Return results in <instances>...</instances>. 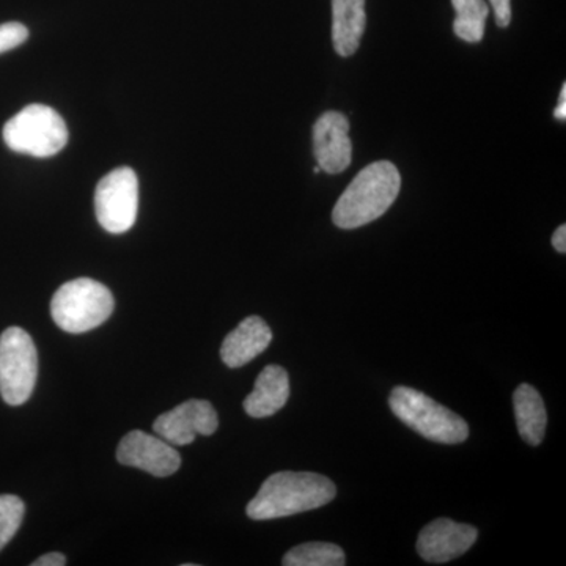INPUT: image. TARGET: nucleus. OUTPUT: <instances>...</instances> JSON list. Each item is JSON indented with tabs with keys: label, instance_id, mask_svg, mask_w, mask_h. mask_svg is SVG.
<instances>
[{
	"label": "nucleus",
	"instance_id": "23",
	"mask_svg": "<svg viewBox=\"0 0 566 566\" xmlns=\"http://www.w3.org/2000/svg\"><path fill=\"white\" fill-rule=\"evenodd\" d=\"M554 117H556L557 120H562V122L566 120V85L565 84H564V87H562L560 99H558V106L556 107V111H554Z\"/></svg>",
	"mask_w": 566,
	"mask_h": 566
},
{
	"label": "nucleus",
	"instance_id": "13",
	"mask_svg": "<svg viewBox=\"0 0 566 566\" xmlns=\"http://www.w3.org/2000/svg\"><path fill=\"white\" fill-rule=\"evenodd\" d=\"M290 397V378L281 365H268L256 378L253 392L244 400V409L253 419L274 416Z\"/></svg>",
	"mask_w": 566,
	"mask_h": 566
},
{
	"label": "nucleus",
	"instance_id": "17",
	"mask_svg": "<svg viewBox=\"0 0 566 566\" xmlns=\"http://www.w3.org/2000/svg\"><path fill=\"white\" fill-rule=\"evenodd\" d=\"M285 566H344V549L333 543H304L290 549L283 557Z\"/></svg>",
	"mask_w": 566,
	"mask_h": 566
},
{
	"label": "nucleus",
	"instance_id": "22",
	"mask_svg": "<svg viewBox=\"0 0 566 566\" xmlns=\"http://www.w3.org/2000/svg\"><path fill=\"white\" fill-rule=\"evenodd\" d=\"M553 245L557 252H566V226H560L553 234Z\"/></svg>",
	"mask_w": 566,
	"mask_h": 566
},
{
	"label": "nucleus",
	"instance_id": "4",
	"mask_svg": "<svg viewBox=\"0 0 566 566\" xmlns=\"http://www.w3.org/2000/svg\"><path fill=\"white\" fill-rule=\"evenodd\" d=\"M115 301L103 283L81 277L63 283L51 301L54 323L69 334H84L102 326L114 312Z\"/></svg>",
	"mask_w": 566,
	"mask_h": 566
},
{
	"label": "nucleus",
	"instance_id": "6",
	"mask_svg": "<svg viewBox=\"0 0 566 566\" xmlns=\"http://www.w3.org/2000/svg\"><path fill=\"white\" fill-rule=\"evenodd\" d=\"M39 378V353L31 335L21 327H9L0 335V395L10 406L31 398Z\"/></svg>",
	"mask_w": 566,
	"mask_h": 566
},
{
	"label": "nucleus",
	"instance_id": "3",
	"mask_svg": "<svg viewBox=\"0 0 566 566\" xmlns=\"http://www.w3.org/2000/svg\"><path fill=\"white\" fill-rule=\"evenodd\" d=\"M389 406L401 422L430 441L453 446L468 439L469 427L464 419L411 387H395Z\"/></svg>",
	"mask_w": 566,
	"mask_h": 566
},
{
	"label": "nucleus",
	"instance_id": "20",
	"mask_svg": "<svg viewBox=\"0 0 566 566\" xmlns=\"http://www.w3.org/2000/svg\"><path fill=\"white\" fill-rule=\"evenodd\" d=\"M491 7L494 10L495 24L499 28H509L512 22V3L510 0H490Z\"/></svg>",
	"mask_w": 566,
	"mask_h": 566
},
{
	"label": "nucleus",
	"instance_id": "7",
	"mask_svg": "<svg viewBox=\"0 0 566 566\" xmlns=\"http://www.w3.org/2000/svg\"><path fill=\"white\" fill-rule=\"evenodd\" d=\"M139 211V180L129 167H118L96 186L95 212L106 232L122 234L133 229Z\"/></svg>",
	"mask_w": 566,
	"mask_h": 566
},
{
	"label": "nucleus",
	"instance_id": "5",
	"mask_svg": "<svg viewBox=\"0 0 566 566\" xmlns=\"http://www.w3.org/2000/svg\"><path fill=\"white\" fill-rule=\"evenodd\" d=\"M3 142L11 151L33 158H51L69 144V128L57 111L31 104L3 126Z\"/></svg>",
	"mask_w": 566,
	"mask_h": 566
},
{
	"label": "nucleus",
	"instance_id": "10",
	"mask_svg": "<svg viewBox=\"0 0 566 566\" xmlns=\"http://www.w3.org/2000/svg\"><path fill=\"white\" fill-rule=\"evenodd\" d=\"M475 527L439 517L420 532L417 553L428 564H447L468 553L476 542Z\"/></svg>",
	"mask_w": 566,
	"mask_h": 566
},
{
	"label": "nucleus",
	"instance_id": "2",
	"mask_svg": "<svg viewBox=\"0 0 566 566\" xmlns=\"http://www.w3.org/2000/svg\"><path fill=\"white\" fill-rule=\"evenodd\" d=\"M401 177L389 161L365 167L345 189L333 210V222L338 229L354 230L376 221L397 200Z\"/></svg>",
	"mask_w": 566,
	"mask_h": 566
},
{
	"label": "nucleus",
	"instance_id": "12",
	"mask_svg": "<svg viewBox=\"0 0 566 566\" xmlns=\"http://www.w3.org/2000/svg\"><path fill=\"white\" fill-rule=\"evenodd\" d=\"M273 342V333L260 316H249L238 324L237 329L227 335L221 346L223 364L240 368L260 356Z\"/></svg>",
	"mask_w": 566,
	"mask_h": 566
},
{
	"label": "nucleus",
	"instance_id": "11",
	"mask_svg": "<svg viewBox=\"0 0 566 566\" xmlns=\"http://www.w3.org/2000/svg\"><path fill=\"white\" fill-rule=\"evenodd\" d=\"M349 122L342 112H324L314 126V153L323 172L337 175L348 169L353 144L348 137Z\"/></svg>",
	"mask_w": 566,
	"mask_h": 566
},
{
	"label": "nucleus",
	"instance_id": "14",
	"mask_svg": "<svg viewBox=\"0 0 566 566\" xmlns=\"http://www.w3.org/2000/svg\"><path fill=\"white\" fill-rule=\"evenodd\" d=\"M367 25L365 0H333V44L342 57L359 50Z\"/></svg>",
	"mask_w": 566,
	"mask_h": 566
},
{
	"label": "nucleus",
	"instance_id": "19",
	"mask_svg": "<svg viewBox=\"0 0 566 566\" xmlns=\"http://www.w3.org/2000/svg\"><path fill=\"white\" fill-rule=\"evenodd\" d=\"M29 39V29L21 22L0 24V54L21 46Z\"/></svg>",
	"mask_w": 566,
	"mask_h": 566
},
{
	"label": "nucleus",
	"instance_id": "1",
	"mask_svg": "<svg viewBox=\"0 0 566 566\" xmlns=\"http://www.w3.org/2000/svg\"><path fill=\"white\" fill-rule=\"evenodd\" d=\"M337 488L327 476L283 471L263 483L245 512L253 521L277 520L319 509L333 502Z\"/></svg>",
	"mask_w": 566,
	"mask_h": 566
},
{
	"label": "nucleus",
	"instance_id": "8",
	"mask_svg": "<svg viewBox=\"0 0 566 566\" xmlns=\"http://www.w3.org/2000/svg\"><path fill=\"white\" fill-rule=\"evenodd\" d=\"M218 427V412L207 400L185 401L153 423L155 433L175 447L192 444L197 436H211Z\"/></svg>",
	"mask_w": 566,
	"mask_h": 566
},
{
	"label": "nucleus",
	"instance_id": "18",
	"mask_svg": "<svg viewBox=\"0 0 566 566\" xmlns=\"http://www.w3.org/2000/svg\"><path fill=\"white\" fill-rule=\"evenodd\" d=\"M25 505L18 495H0V551L9 545L24 520Z\"/></svg>",
	"mask_w": 566,
	"mask_h": 566
},
{
	"label": "nucleus",
	"instance_id": "15",
	"mask_svg": "<svg viewBox=\"0 0 566 566\" xmlns=\"http://www.w3.org/2000/svg\"><path fill=\"white\" fill-rule=\"evenodd\" d=\"M517 431L531 446H539L545 439L547 415L545 401L535 387L521 385L513 395Z\"/></svg>",
	"mask_w": 566,
	"mask_h": 566
},
{
	"label": "nucleus",
	"instance_id": "16",
	"mask_svg": "<svg viewBox=\"0 0 566 566\" xmlns=\"http://www.w3.org/2000/svg\"><path fill=\"white\" fill-rule=\"evenodd\" d=\"M457 11L453 31L465 43H479L485 35V24L490 7L485 0H452Z\"/></svg>",
	"mask_w": 566,
	"mask_h": 566
},
{
	"label": "nucleus",
	"instance_id": "9",
	"mask_svg": "<svg viewBox=\"0 0 566 566\" xmlns=\"http://www.w3.org/2000/svg\"><path fill=\"white\" fill-rule=\"evenodd\" d=\"M118 463L142 469L155 476L174 475L181 468V457L172 444L159 436L132 431L117 449Z\"/></svg>",
	"mask_w": 566,
	"mask_h": 566
},
{
	"label": "nucleus",
	"instance_id": "24",
	"mask_svg": "<svg viewBox=\"0 0 566 566\" xmlns=\"http://www.w3.org/2000/svg\"><path fill=\"white\" fill-rule=\"evenodd\" d=\"M319 172H322V169H319V167L316 166L315 169H314V174H319Z\"/></svg>",
	"mask_w": 566,
	"mask_h": 566
},
{
	"label": "nucleus",
	"instance_id": "21",
	"mask_svg": "<svg viewBox=\"0 0 566 566\" xmlns=\"http://www.w3.org/2000/svg\"><path fill=\"white\" fill-rule=\"evenodd\" d=\"M66 565V557L61 553L44 554L33 562L32 566H63Z\"/></svg>",
	"mask_w": 566,
	"mask_h": 566
}]
</instances>
